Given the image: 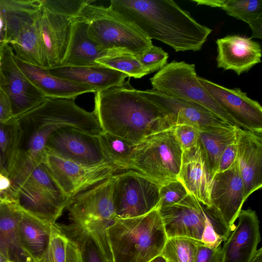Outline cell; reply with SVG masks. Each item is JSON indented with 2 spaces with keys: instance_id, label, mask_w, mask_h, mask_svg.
I'll return each instance as SVG.
<instances>
[{
  "instance_id": "cell-24",
  "label": "cell",
  "mask_w": 262,
  "mask_h": 262,
  "mask_svg": "<svg viewBox=\"0 0 262 262\" xmlns=\"http://www.w3.org/2000/svg\"><path fill=\"white\" fill-rule=\"evenodd\" d=\"M14 59L23 73L46 97L75 99L82 94L97 92L89 85L55 76L46 70L24 62L15 56Z\"/></svg>"
},
{
  "instance_id": "cell-51",
  "label": "cell",
  "mask_w": 262,
  "mask_h": 262,
  "mask_svg": "<svg viewBox=\"0 0 262 262\" xmlns=\"http://www.w3.org/2000/svg\"><path fill=\"white\" fill-rule=\"evenodd\" d=\"M30 262H36V261H34L33 260H31Z\"/></svg>"
},
{
  "instance_id": "cell-15",
  "label": "cell",
  "mask_w": 262,
  "mask_h": 262,
  "mask_svg": "<svg viewBox=\"0 0 262 262\" xmlns=\"http://www.w3.org/2000/svg\"><path fill=\"white\" fill-rule=\"evenodd\" d=\"M168 238H188L201 243L208 208L188 194L178 203L159 208Z\"/></svg>"
},
{
  "instance_id": "cell-37",
  "label": "cell",
  "mask_w": 262,
  "mask_h": 262,
  "mask_svg": "<svg viewBox=\"0 0 262 262\" xmlns=\"http://www.w3.org/2000/svg\"><path fill=\"white\" fill-rule=\"evenodd\" d=\"M42 3L52 10L76 18L78 17L83 7L94 1L90 0H41Z\"/></svg>"
},
{
  "instance_id": "cell-43",
  "label": "cell",
  "mask_w": 262,
  "mask_h": 262,
  "mask_svg": "<svg viewBox=\"0 0 262 262\" xmlns=\"http://www.w3.org/2000/svg\"><path fill=\"white\" fill-rule=\"evenodd\" d=\"M237 145L236 139L229 144L223 151L217 164L216 173L229 168L236 160Z\"/></svg>"
},
{
  "instance_id": "cell-40",
  "label": "cell",
  "mask_w": 262,
  "mask_h": 262,
  "mask_svg": "<svg viewBox=\"0 0 262 262\" xmlns=\"http://www.w3.org/2000/svg\"><path fill=\"white\" fill-rule=\"evenodd\" d=\"M137 57L150 74L159 71L167 64L168 54L162 48L153 45L148 50Z\"/></svg>"
},
{
  "instance_id": "cell-42",
  "label": "cell",
  "mask_w": 262,
  "mask_h": 262,
  "mask_svg": "<svg viewBox=\"0 0 262 262\" xmlns=\"http://www.w3.org/2000/svg\"><path fill=\"white\" fill-rule=\"evenodd\" d=\"M223 253L222 247L208 248L202 243L198 245L194 262H222Z\"/></svg>"
},
{
  "instance_id": "cell-30",
  "label": "cell",
  "mask_w": 262,
  "mask_h": 262,
  "mask_svg": "<svg viewBox=\"0 0 262 262\" xmlns=\"http://www.w3.org/2000/svg\"><path fill=\"white\" fill-rule=\"evenodd\" d=\"M98 137L108 164L118 172L128 170L135 144L104 132L99 134Z\"/></svg>"
},
{
  "instance_id": "cell-26",
  "label": "cell",
  "mask_w": 262,
  "mask_h": 262,
  "mask_svg": "<svg viewBox=\"0 0 262 262\" xmlns=\"http://www.w3.org/2000/svg\"><path fill=\"white\" fill-rule=\"evenodd\" d=\"M22 215L16 201L0 200V251L10 262H30L18 238V226Z\"/></svg>"
},
{
  "instance_id": "cell-5",
  "label": "cell",
  "mask_w": 262,
  "mask_h": 262,
  "mask_svg": "<svg viewBox=\"0 0 262 262\" xmlns=\"http://www.w3.org/2000/svg\"><path fill=\"white\" fill-rule=\"evenodd\" d=\"M174 127L152 134L135 144L128 170L142 174L160 186L177 180L183 150Z\"/></svg>"
},
{
  "instance_id": "cell-50",
  "label": "cell",
  "mask_w": 262,
  "mask_h": 262,
  "mask_svg": "<svg viewBox=\"0 0 262 262\" xmlns=\"http://www.w3.org/2000/svg\"><path fill=\"white\" fill-rule=\"evenodd\" d=\"M0 262H10L0 251Z\"/></svg>"
},
{
  "instance_id": "cell-35",
  "label": "cell",
  "mask_w": 262,
  "mask_h": 262,
  "mask_svg": "<svg viewBox=\"0 0 262 262\" xmlns=\"http://www.w3.org/2000/svg\"><path fill=\"white\" fill-rule=\"evenodd\" d=\"M28 178L48 191L57 201L66 207L70 199L63 192L43 163L37 166Z\"/></svg>"
},
{
  "instance_id": "cell-17",
  "label": "cell",
  "mask_w": 262,
  "mask_h": 262,
  "mask_svg": "<svg viewBox=\"0 0 262 262\" xmlns=\"http://www.w3.org/2000/svg\"><path fill=\"white\" fill-rule=\"evenodd\" d=\"M36 11L13 14L5 20L7 43L11 47L14 56L24 62L42 68L35 23Z\"/></svg>"
},
{
  "instance_id": "cell-27",
  "label": "cell",
  "mask_w": 262,
  "mask_h": 262,
  "mask_svg": "<svg viewBox=\"0 0 262 262\" xmlns=\"http://www.w3.org/2000/svg\"><path fill=\"white\" fill-rule=\"evenodd\" d=\"M53 225L45 223L22 211L18 226L19 241L24 251L34 261L39 262L46 251Z\"/></svg>"
},
{
  "instance_id": "cell-2",
  "label": "cell",
  "mask_w": 262,
  "mask_h": 262,
  "mask_svg": "<svg viewBox=\"0 0 262 262\" xmlns=\"http://www.w3.org/2000/svg\"><path fill=\"white\" fill-rule=\"evenodd\" d=\"M130 77L121 86L95 93L94 112L104 132L136 144L175 126L170 117L133 88Z\"/></svg>"
},
{
  "instance_id": "cell-41",
  "label": "cell",
  "mask_w": 262,
  "mask_h": 262,
  "mask_svg": "<svg viewBox=\"0 0 262 262\" xmlns=\"http://www.w3.org/2000/svg\"><path fill=\"white\" fill-rule=\"evenodd\" d=\"M200 128L188 124L176 125L174 134L182 150L191 148L198 144Z\"/></svg>"
},
{
  "instance_id": "cell-29",
  "label": "cell",
  "mask_w": 262,
  "mask_h": 262,
  "mask_svg": "<svg viewBox=\"0 0 262 262\" xmlns=\"http://www.w3.org/2000/svg\"><path fill=\"white\" fill-rule=\"evenodd\" d=\"M57 225L67 239L77 246L80 262H107L97 241L86 227L72 222Z\"/></svg>"
},
{
  "instance_id": "cell-49",
  "label": "cell",
  "mask_w": 262,
  "mask_h": 262,
  "mask_svg": "<svg viewBox=\"0 0 262 262\" xmlns=\"http://www.w3.org/2000/svg\"><path fill=\"white\" fill-rule=\"evenodd\" d=\"M149 262H166V261L161 255H160L155 257Z\"/></svg>"
},
{
  "instance_id": "cell-28",
  "label": "cell",
  "mask_w": 262,
  "mask_h": 262,
  "mask_svg": "<svg viewBox=\"0 0 262 262\" xmlns=\"http://www.w3.org/2000/svg\"><path fill=\"white\" fill-rule=\"evenodd\" d=\"M236 125L206 126L200 128L198 144L202 150L208 173H216L220 157L225 147L236 139Z\"/></svg>"
},
{
  "instance_id": "cell-31",
  "label": "cell",
  "mask_w": 262,
  "mask_h": 262,
  "mask_svg": "<svg viewBox=\"0 0 262 262\" xmlns=\"http://www.w3.org/2000/svg\"><path fill=\"white\" fill-rule=\"evenodd\" d=\"M198 5L219 8L229 15L248 23L262 16V0H193Z\"/></svg>"
},
{
  "instance_id": "cell-23",
  "label": "cell",
  "mask_w": 262,
  "mask_h": 262,
  "mask_svg": "<svg viewBox=\"0 0 262 262\" xmlns=\"http://www.w3.org/2000/svg\"><path fill=\"white\" fill-rule=\"evenodd\" d=\"M88 25L81 17L76 18L72 25L66 54L59 66H92L99 59L119 52L101 49L89 36Z\"/></svg>"
},
{
  "instance_id": "cell-19",
  "label": "cell",
  "mask_w": 262,
  "mask_h": 262,
  "mask_svg": "<svg viewBox=\"0 0 262 262\" xmlns=\"http://www.w3.org/2000/svg\"><path fill=\"white\" fill-rule=\"evenodd\" d=\"M238 222L222 247V262H251L260 241L259 222L256 212L241 210Z\"/></svg>"
},
{
  "instance_id": "cell-44",
  "label": "cell",
  "mask_w": 262,
  "mask_h": 262,
  "mask_svg": "<svg viewBox=\"0 0 262 262\" xmlns=\"http://www.w3.org/2000/svg\"><path fill=\"white\" fill-rule=\"evenodd\" d=\"M12 117V110L9 98L0 87V122H7Z\"/></svg>"
},
{
  "instance_id": "cell-48",
  "label": "cell",
  "mask_w": 262,
  "mask_h": 262,
  "mask_svg": "<svg viewBox=\"0 0 262 262\" xmlns=\"http://www.w3.org/2000/svg\"><path fill=\"white\" fill-rule=\"evenodd\" d=\"M251 262H262V250L261 248L257 250Z\"/></svg>"
},
{
  "instance_id": "cell-34",
  "label": "cell",
  "mask_w": 262,
  "mask_h": 262,
  "mask_svg": "<svg viewBox=\"0 0 262 262\" xmlns=\"http://www.w3.org/2000/svg\"><path fill=\"white\" fill-rule=\"evenodd\" d=\"M188 238H168L161 255L166 262H194L199 244Z\"/></svg>"
},
{
  "instance_id": "cell-18",
  "label": "cell",
  "mask_w": 262,
  "mask_h": 262,
  "mask_svg": "<svg viewBox=\"0 0 262 262\" xmlns=\"http://www.w3.org/2000/svg\"><path fill=\"white\" fill-rule=\"evenodd\" d=\"M236 160L244 186L245 201L262 187V132L237 126Z\"/></svg>"
},
{
  "instance_id": "cell-46",
  "label": "cell",
  "mask_w": 262,
  "mask_h": 262,
  "mask_svg": "<svg viewBox=\"0 0 262 262\" xmlns=\"http://www.w3.org/2000/svg\"><path fill=\"white\" fill-rule=\"evenodd\" d=\"M252 30V34L250 38H262V16L253 19L247 23Z\"/></svg>"
},
{
  "instance_id": "cell-1",
  "label": "cell",
  "mask_w": 262,
  "mask_h": 262,
  "mask_svg": "<svg viewBox=\"0 0 262 262\" xmlns=\"http://www.w3.org/2000/svg\"><path fill=\"white\" fill-rule=\"evenodd\" d=\"M109 7L176 52L200 50L212 32L172 0H112Z\"/></svg>"
},
{
  "instance_id": "cell-20",
  "label": "cell",
  "mask_w": 262,
  "mask_h": 262,
  "mask_svg": "<svg viewBox=\"0 0 262 262\" xmlns=\"http://www.w3.org/2000/svg\"><path fill=\"white\" fill-rule=\"evenodd\" d=\"M216 43L218 68L232 70L240 75L261 62V46L250 38L228 35L217 39Z\"/></svg>"
},
{
  "instance_id": "cell-7",
  "label": "cell",
  "mask_w": 262,
  "mask_h": 262,
  "mask_svg": "<svg viewBox=\"0 0 262 262\" xmlns=\"http://www.w3.org/2000/svg\"><path fill=\"white\" fill-rule=\"evenodd\" d=\"M114 176L113 202L117 218L138 217L159 208L160 186L158 184L134 170Z\"/></svg>"
},
{
  "instance_id": "cell-38",
  "label": "cell",
  "mask_w": 262,
  "mask_h": 262,
  "mask_svg": "<svg viewBox=\"0 0 262 262\" xmlns=\"http://www.w3.org/2000/svg\"><path fill=\"white\" fill-rule=\"evenodd\" d=\"M41 0H0V17L4 19L19 13H33L38 10Z\"/></svg>"
},
{
  "instance_id": "cell-47",
  "label": "cell",
  "mask_w": 262,
  "mask_h": 262,
  "mask_svg": "<svg viewBox=\"0 0 262 262\" xmlns=\"http://www.w3.org/2000/svg\"><path fill=\"white\" fill-rule=\"evenodd\" d=\"M6 44L8 43L5 20L3 18L0 17V51Z\"/></svg>"
},
{
  "instance_id": "cell-33",
  "label": "cell",
  "mask_w": 262,
  "mask_h": 262,
  "mask_svg": "<svg viewBox=\"0 0 262 262\" xmlns=\"http://www.w3.org/2000/svg\"><path fill=\"white\" fill-rule=\"evenodd\" d=\"M97 63L121 72L128 77L141 78L149 74L137 57L128 53H118L97 60Z\"/></svg>"
},
{
  "instance_id": "cell-21",
  "label": "cell",
  "mask_w": 262,
  "mask_h": 262,
  "mask_svg": "<svg viewBox=\"0 0 262 262\" xmlns=\"http://www.w3.org/2000/svg\"><path fill=\"white\" fill-rule=\"evenodd\" d=\"M178 180L188 193L210 208L211 178L199 145L183 151Z\"/></svg>"
},
{
  "instance_id": "cell-3",
  "label": "cell",
  "mask_w": 262,
  "mask_h": 262,
  "mask_svg": "<svg viewBox=\"0 0 262 262\" xmlns=\"http://www.w3.org/2000/svg\"><path fill=\"white\" fill-rule=\"evenodd\" d=\"M113 262H149L168 239L159 208L143 215L117 218L106 229Z\"/></svg>"
},
{
  "instance_id": "cell-39",
  "label": "cell",
  "mask_w": 262,
  "mask_h": 262,
  "mask_svg": "<svg viewBox=\"0 0 262 262\" xmlns=\"http://www.w3.org/2000/svg\"><path fill=\"white\" fill-rule=\"evenodd\" d=\"M189 193L179 180H176L160 187V202L159 208L179 203Z\"/></svg>"
},
{
  "instance_id": "cell-14",
  "label": "cell",
  "mask_w": 262,
  "mask_h": 262,
  "mask_svg": "<svg viewBox=\"0 0 262 262\" xmlns=\"http://www.w3.org/2000/svg\"><path fill=\"white\" fill-rule=\"evenodd\" d=\"M198 79L237 126L262 132V107L258 102L239 88L229 89L199 76Z\"/></svg>"
},
{
  "instance_id": "cell-36",
  "label": "cell",
  "mask_w": 262,
  "mask_h": 262,
  "mask_svg": "<svg viewBox=\"0 0 262 262\" xmlns=\"http://www.w3.org/2000/svg\"><path fill=\"white\" fill-rule=\"evenodd\" d=\"M68 239L58 227L52 225L48 248L39 262H66V247Z\"/></svg>"
},
{
  "instance_id": "cell-10",
  "label": "cell",
  "mask_w": 262,
  "mask_h": 262,
  "mask_svg": "<svg viewBox=\"0 0 262 262\" xmlns=\"http://www.w3.org/2000/svg\"><path fill=\"white\" fill-rule=\"evenodd\" d=\"M75 19L52 10L41 0L40 7L36 13L35 23L42 69L57 67L61 64Z\"/></svg>"
},
{
  "instance_id": "cell-9",
  "label": "cell",
  "mask_w": 262,
  "mask_h": 262,
  "mask_svg": "<svg viewBox=\"0 0 262 262\" xmlns=\"http://www.w3.org/2000/svg\"><path fill=\"white\" fill-rule=\"evenodd\" d=\"M42 163L70 199L118 172L108 164L82 165L62 158L46 149Z\"/></svg>"
},
{
  "instance_id": "cell-22",
  "label": "cell",
  "mask_w": 262,
  "mask_h": 262,
  "mask_svg": "<svg viewBox=\"0 0 262 262\" xmlns=\"http://www.w3.org/2000/svg\"><path fill=\"white\" fill-rule=\"evenodd\" d=\"M15 201L21 211L50 225L56 223L66 208L30 178L17 190Z\"/></svg>"
},
{
  "instance_id": "cell-11",
  "label": "cell",
  "mask_w": 262,
  "mask_h": 262,
  "mask_svg": "<svg viewBox=\"0 0 262 262\" xmlns=\"http://www.w3.org/2000/svg\"><path fill=\"white\" fill-rule=\"evenodd\" d=\"M114 176L70 199L66 208L71 222L81 225L95 222L113 223L117 219L113 202Z\"/></svg>"
},
{
  "instance_id": "cell-25",
  "label": "cell",
  "mask_w": 262,
  "mask_h": 262,
  "mask_svg": "<svg viewBox=\"0 0 262 262\" xmlns=\"http://www.w3.org/2000/svg\"><path fill=\"white\" fill-rule=\"evenodd\" d=\"M45 70L57 77L93 87L97 92L121 86L128 77L121 72L101 64L58 66Z\"/></svg>"
},
{
  "instance_id": "cell-13",
  "label": "cell",
  "mask_w": 262,
  "mask_h": 262,
  "mask_svg": "<svg viewBox=\"0 0 262 262\" xmlns=\"http://www.w3.org/2000/svg\"><path fill=\"white\" fill-rule=\"evenodd\" d=\"M46 149L82 165L108 164L98 135L90 134L72 127H62L54 132L48 140Z\"/></svg>"
},
{
  "instance_id": "cell-12",
  "label": "cell",
  "mask_w": 262,
  "mask_h": 262,
  "mask_svg": "<svg viewBox=\"0 0 262 262\" xmlns=\"http://www.w3.org/2000/svg\"><path fill=\"white\" fill-rule=\"evenodd\" d=\"M0 87L9 98L13 117L27 112L46 97L18 67L8 44L0 51Z\"/></svg>"
},
{
  "instance_id": "cell-45",
  "label": "cell",
  "mask_w": 262,
  "mask_h": 262,
  "mask_svg": "<svg viewBox=\"0 0 262 262\" xmlns=\"http://www.w3.org/2000/svg\"><path fill=\"white\" fill-rule=\"evenodd\" d=\"M66 262H80L77 246L69 240L66 247Z\"/></svg>"
},
{
  "instance_id": "cell-6",
  "label": "cell",
  "mask_w": 262,
  "mask_h": 262,
  "mask_svg": "<svg viewBox=\"0 0 262 262\" xmlns=\"http://www.w3.org/2000/svg\"><path fill=\"white\" fill-rule=\"evenodd\" d=\"M198 77L194 64L173 61L158 71L150 81L152 90L199 105L229 124L236 125Z\"/></svg>"
},
{
  "instance_id": "cell-16",
  "label": "cell",
  "mask_w": 262,
  "mask_h": 262,
  "mask_svg": "<svg viewBox=\"0 0 262 262\" xmlns=\"http://www.w3.org/2000/svg\"><path fill=\"white\" fill-rule=\"evenodd\" d=\"M140 94L166 113L175 126L188 124L199 128L231 125L196 104L152 89L139 90Z\"/></svg>"
},
{
  "instance_id": "cell-32",
  "label": "cell",
  "mask_w": 262,
  "mask_h": 262,
  "mask_svg": "<svg viewBox=\"0 0 262 262\" xmlns=\"http://www.w3.org/2000/svg\"><path fill=\"white\" fill-rule=\"evenodd\" d=\"M18 138L17 122L11 119L0 122V173L9 177L16 160Z\"/></svg>"
},
{
  "instance_id": "cell-4",
  "label": "cell",
  "mask_w": 262,
  "mask_h": 262,
  "mask_svg": "<svg viewBox=\"0 0 262 262\" xmlns=\"http://www.w3.org/2000/svg\"><path fill=\"white\" fill-rule=\"evenodd\" d=\"M78 16L87 23L89 36L102 50L138 57L153 46L149 37L110 7L89 3Z\"/></svg>"
},
{
  "instance_id": "cell-8",
  "label": "cell",
  "mask_w": 262,
  "mask_h": 262,
  "mask_svg": "<svg viewBox=\"0 0 262 262\" xmlns=\"http://www.w3.org/2000/svg\"><path fill=\"white\" fill-rule=\"evenodd\" d=\"M209 208L229 237L235 228L243 204L244 186L237 160L226 170L211 178Z\"/></svg>"
}]
</instances>
